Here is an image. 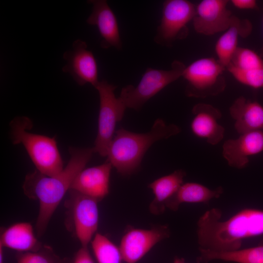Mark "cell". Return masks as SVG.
<instances>
[{"instance_id": "cell-1", "label": "cell", "mask_w": 263, "mask_h": 263, "mask_svg": "<svg viewBox=\"0 0 263 263\" xmlns=\"http://www.w3.org/2000/svg\"><path fill=\"white\" fill-rule=\"evenodd\" d=\"M70 159L59 173L52 176L37 170L25 176L22 188L30 199L38 200L39 207L36 224L38 236L45 232L54 212L71 189L76 175L84 169L94 153L93 148L70 147Z\"/></svg>"}, {"instance_id": "cell-2", "label": "cell", "mask_w": 263, "mask_h": 263, "mask_svg": "<svg viewBox=\"0 0 263 263\" xmlns=\"http://www.w3.org/2000/svg\"><path fill=\"white\" fill-rule=\"evenodd\" d=\"M222 211L207 210L197 222L200 248L225 252L241 248L244 240L263 234V210L246 208L225 221Z\"/></svg>"}, {"instance_id": "cell-3", "label": "cell", "mask_w": 263, "mask_h": 263, "mask_svg": "<svg viewBox=\"0 0 263 263\" xmlns=\"http://www.w3.org/2000/svg\"><path fill=\"white\" fill-rule=\"evenodd\" d=\"M180 132L178 126L167 124L161 119H156L147 133H137L121 128L115 132L107 160L120 174L131 175L139 169L144 154L154 143Z\"/></svg>"}, {"instance_id": "cell-4", "label": "cell", "mask_w": 263, "mask_h": 263, "mask_svg": "<svg viewBox=\"0 0 263 263\" xmlns=\"http://www.w3.org/2000/svg\"><path fill=\"white\" fill-rule=\"evenodd\" d=\"M10 126L13 143L23 146L38 171L52 176L63 170L62 159L54 137L28 132L33 124L26 116L15 118Z\"/></svg>"}, {"instance_id": "cell-5", "label": "cell", "mask_w": 263, "mask_h": 263, "mask_svg": "<svg viewBox=\"0 0 263 263\" xmlns=\"http://www.w3.org/2000/svg\"><path fill=\"white\" fill-rule=\"evenodd\" d=\"M225 68L212 57L198 59L186 68L182 77L187 81V96L204 98L223 92L226 87Z\"/></svg>"}, {"instance_id": "cell-6", "label": "cell", "mask_w": 263, "mask_h": 263, "mask_svg": "<svg viewBox=\"0 0 263 263\" xmlns=\"http://www.w3.org/2000/svg\"><path fill=\"white\" fill-rule=\"evenodd\" d=\"M94 88L99 94V110L97 134L93 149L94 153L105 157L114 135L116 123L122 119L127 107L120 96H115L116 86L102 80Z\"/></svg>"}, {"instance_id": "cell-7", "label": "cell", "mask_w": 263, "mask_h": 263, "mask_svg": "<svg viewBox=\"0 0 263 263\" xmlns=\"http://www.w3.org/2000/svg\"><path fill=\"white\" fill-rule=\"evenodd\" d=\"M185 68V65L179 60L173 61L171 68L167 70L148 68L138 85L123 88L120 97L127 108L139 111L150 99L182 76Z\"/></svg>"}, {"instance_id": "cell-8", "label": "cell", "mask_w": 263, "mask_h": 263, "mask_svg": "<svg viewBox=\"0 0 263 263\" xmlns=\"http://www.w3.org/2000/svg\"><path fill=\"white\" fill-rule=\"evenodd\" d=\"M195 7L187 0H167L154 40L162 46H170L177 40L186 38L189 33L188 23L192 21Z\"/></svg>"}, {"instance_id": "cell-9", "label": "cell", "mask_w": 263, "mask_h": 263, "mask_svg": "<svg viewBox=\"0 0 263 263\" xmlns=\"http://www.w3.org/2000/svg\"><path fill=\"white\" fill-rule=\"evenodd\" d=\"M69 192L68 204L75 234L81 246H88L98 228L99 201L72 189Z\"/></svg>"}, {"instance_id": "cell-10", "label": "cell", "mask_w": 263, "mask_h": 263, "mask_svg": "<svg viewBox=\"0 0 263 263\" xmlns=\"http://www.w3.org/2000/svg\"><path fill=\"white\" fill-rule=\"evenodd\" d=\"M170 236L167 225H154L150 229H129L122 237L119 248L123 261L136 263L159 242Z\"/></svg>"}, {"instance_id": "cell-11", "label": "cell", "mask_w": 263, "mask_h": 263, "mask_svg": "<svg viewBox=\"0 0 263 263\" xmlns=\"http://www.w3.org/2000/svg\"><path fill=\"white\" fill-rule=\"evenodd\" d=\"M63 58L66 61L62 67L64 73L71 75L80 86L89 83L94 87L99 82L96 60L87 44L80 39L75 40L72 49L65 51Z\"/></svg>"}, {"instance_id": "cell-12", "label": "cell", "mask_w": 263, "mask_h": 263, "mask_svg": "<svg viewBox=\"0 0 263 263\" xmlns=\"http://www.w3.org/2000/svg\"><path fill=\"white\" fill-rule=\"evenodd\" d=\"M227 0H203L196 5L193 19L195 31L211 36L225 31L229 27L232 15L227 8Z\"/></svg>"}, {"instance_id": "cell-13", "label": "cell", "mask_w": 263, "mask_h": 263, "mask_svg": "<svg viewBox=\"0 0 263 263\" xmlns=\"http://www.w3.org/2000/svg\"><path fill=\"white\" fill-rule=\"evenodd\" d=\"M92 12L86 19L91 25L96 26L101 40L100 46L103 49L113 47L122 49V42L116 16L105 0H91Z\"/></svg>"}, {"instance_id": "cell-14", "label": "cell", "mask_w": 263, "mask_h": 263, "mask_svg": "<svg viewBox=\"0 0 263 263\" xmlns=\"http://www.w3.org/2000/svg\"><path fill=\"white\" fill-rule=\"evenodd\" d=\"M113 166L107 160L100 165L83 169L76 175L70 189L97 199L99 202L109 193Z\"/></svg>"}, {"instance_id": "cell-15", "label": "cell", "mask_w": 263, "mask_h": 263, "mask_svg": "<svg viewBox=\"0 0 263 263\" xmlns=\"http://www.w3.org/2000/svg\"><path fill=\"white\" fill-rule=\"evenodd\" d=\"M263 150V132L255 131L228 139L223 146L222 154L230 167L242 169L249 162L248 156Z\"/></svg>"}, {"instance_id": "cell-16", "label": "cell", "mask_w": 263, "mask_h": 263, "mask_svg": "<svg viewBox=\"0 0 263 263\" xmlns=\"http://www.w3.org/2000/svg\"><path fill=\"white\" fill-rule=\"evenodd\" d=\"M194 115L190 124L193 133L207 139L208 143L215 145L224 138L225 129L218 122L222 117L220 111L210 104L200 103L192 109Z\"/></svg>"}, {"instance_id": "cell-17", "label": "cell", "mask_w": 263, "mask_h": 263, "mask_svg": "<svg viewBox=\"0 0 263 263\" xmlns=\"http://www.w3.org/2000/svg\"><path fill=\"white\" fill-rule=\"evenodd\" d=\"M229 113L240 134L263 129V107L257 101L241 96L229 108Z\"/></svg>"}, {"instance_id": "cell-18", "label": "cell", "mask_w": 263, "mask_h": 263, "mask_svg": "<svg viewBox=\"0 0 263 263\" xmlns=\"http://www.w3.org/2000/svg\"><path fill=\"white\" fill-rule=\"evenodd\" d=\"M252 29V24L248 19L232 16L229 27L218 38L215 46L217 60L225 69L238 47L239 37H247Z\"/></svg>"}, {"instance_id": "cell-19", "label": "cell", "mask_w": 263, "mask_h": 263, "mask_svg": "<svg viewBox=\"0 0 263 263\" xmlns=\"http://www.w3.org/2000/svg\"><path fill=\"white\" fill-rule=\"evenodd\" d=\"M0 245L19 252L37 251L43 246L38 240L32 225L27 222L16 223L3 230Z\"/></svg>"}, {"instance_id": "cell-20", "label": "cell", "mask_w": 263, "mask_h": 263, "mask_svg": "<svg viewBox=\"0 0 263 263\" xmlns=\"http://www.w3.org/2000/svg\"><path fill=\"white\" fill-rule=\"evenodd\" d=\"M186 175L184 170L178 169L149 185L148 187L152 190L154 196L149 206V210L152 214L157 215L164 212L167 202L183 184Z\"/></svg>"}, {"instance_id": "cell-21", "label": "cell", "mask_w": 263, "mask_h": 263, "mask_svg": "<svg viewBox=\"0 0 263 263\" xmlns=\"http://www.w3.org/2000/svg\"><path fill=\"white\" fill-rule=\"evenodd\" d=\"M222 187L210 189L199 183L183 184L177 191L167 202L166 207L176 211L183 203H208L213 198H219L223 193Z\"/></svg>"}, {"instance_id": "cell-22", "label": "cell", "mask_w": 263, "mask_h": 263, "mask_svg": "<svg viewBox=\"0 0 263 263\" xmlns=\"http://www.w3.org/2000/svg\"><path fill=\"white\" fill-rule=\"evenodd\" d=\"M197 263H208L214 260L237 263H263V239L257 245L244 249L220 252L199 247Z\"/></svg>"}, {"instance_id": "cell-23", "label": "cell", "mask_w": 263, "mask_h": 263, "mask_svg": "<svg viewBox=\"0 0 263 263\" xmlns=\"http://www.w3.org/2000/svg\"><path fill=\"white\" fill-rule=\"evenodd\" d=\"M91 243L98 263H121L123 261L119 247L105 235L96 233Z\"/></svg>"}, {"instance_id": "cell-24", "label": "cell", "mask_w": 263, "mask_h": 263, "mask_svg": "<svg viewBox=\"0 0 263 263\" xmlns=\"http://www.w3.org/2000/svg\"><path fill=\"white\" fill-rule=\"evenodd\" d=\"M263 67V57L254 51L238 47L233 54L230 62L226 67L241 71H249Z\"/></svg>"}, {"instance_id": "cell-25", "label": "cell", "mask_w": 263, "mask_h": 263, "mask_svg": "<svg viewBox=\"0 0 263 263\" xmlns=\"http://www.w3.org/2000/svg\"><path fill=\"white\" fill-rule=\"evenodd\" d=\"M17 263H54L60 259L49 246H43L37 251L19 252Z\"/></svg>"}, {"instance_id": "cell-26", "label": "cell", "mask_w": 263, "mask_h": 263, "mask_svg": "<svg viewBox=\"0 0 263 263\" xmlns=\"http://www.w3.org/2000/svg\"><path fill=\"white\" fill-rule=\"evenodd\" d=\"M226 69L240 83L254 89L263 88V67L249 71H241L231 67Z\"/></svg>"}, {"instance_id": "cell-27", "label": "cell", "mask_w": 263, "mask_h": 263, "mask_svg": "<svg viewBox=\"0 0 263 263\" xmlns=\"http://www.w3.org/2000/svg\"><path fill=\"white\" fill-rule=\"evenodd\" d=\"M73 263H95L88 246L81 247L75 254Z\"/></svg>"}, {"instance_id": "cell-28", "label": "cell", "mask_w": 263, "mask_h": 263, "mask_svg": "<svg viewBox=\"0 0 263 263\" xmlns=\"http://www.w3.org/2000/svg\"><path fill=\"white\" fill-rule=\"evenodd\" d=\"M231 3L240 9H258L257 2L255 0H231Z\"/></svg>"}, {"instance_id": "cell-29", "label": "cell", "mask_w": 263, "mask_h": 263, "mask_svg": "<svg viewBox=\"0 0 263 263\" xmlns=\"http://www.w3.org/2000/svg\"><path fill=\"white\" fill-rule=\"evenodd\" d=\"M173 263H186L184 259L175 257L174 259Z\"/></svg>"}, {"instance_id": "cell-30", "label": "cell", "mask_w": 263, "mask_h": 263, "mask_svg": "<svg viewBox=\"0 0 263 263\" xmlns=\"http://www.w3.org/2000/svg\"><path fill=\"white\" fill-rule=\"evenodd\" d=\"M0 263H4L3 255V247L0 245Z\"/></svg>"}, {"instance_id": "cell-31", "label": "cell", "mask_w": 263, "mask_h": 263, "mask_svg": "<svg viewBox=\"0 0 263 263\" xmlns=\"http://www.w3.org/2000/svg\"><path fill=\"white\" fill-rule=\"evenodd\" d=\"M54 263H69L68 261L65 259L60 260Z\"/></svg>"}, {"instance_id": "cell-32", "label": "cell", "mask_w": 263, "mask_h": 263, "mask_svg": "<svg viewBox=\"0 0 263 263\" xmlns=\"http://www.w3.org/2000/svg\"><path fill=\"white\" fill-rule=\"evenodd\" d=\"M260 55L261 56L263 57V43L261 48Z\"/></svg>"}]
</instances>
